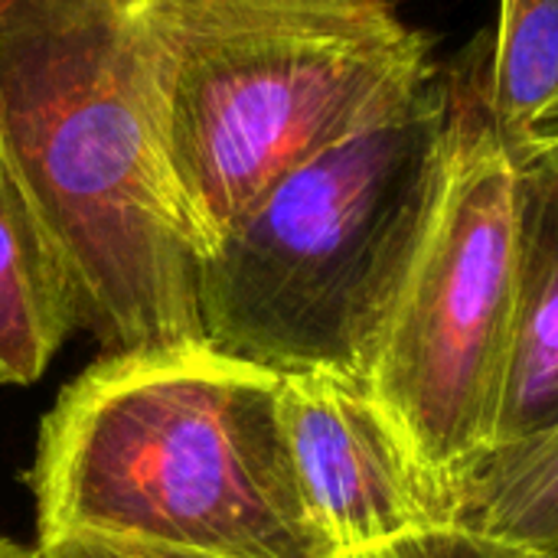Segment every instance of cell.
<instances>
[{
	"instance_id": "obj_1",
	"label": "cell",
	"mask_w": 558,
	"mask_h": 558,
	"mask_svg": "<svg viewBox=\"0 0 558 558\" xmlns=\"http://www.w3.org/2000/svg\"><path fill=\"white\" fill-rule=\"evenodd\" d=\"M137 0H0V154L101 356L203 347V248L173 193Z\"/></svg>"
},
{
	"instance_id": "obj_2",
	"label": "cell",
	"mask_w": 558,
	"mask_h": 558,
	"mask_svg": "<svg viewBox=\"0 0 558 558\" xmlns=\"http://www.w3.org/2000/svg\"><path fill=\"white\" fill-rule=\"evenodd\" d=\"M36 543L167 558H327L281 425V373L209 343L101 356L46 412Z\"/></svg>"
},
{
	"instance_id": "obj_3",
	"label": "cell",
	"mask_w": 558,
	"mask_h": 558,
	"mask_svg": "<svg viewBox=\"0 0 558 558\" xmlns=\"http://www.w3.org/2000/svg\"><path fill=\"white\" fill-rule=\"evenodd\" d=\"M160 154L203 248L438 72L392 0H137Z\"/></svg>"
},
{
	"instance_id": "obj_4",
	"label": "cell",
	"mask_w": 558,
	"mask_h": 558,
	"mask_svg": "<svg viewBox=\"0 0 558 558\" xmlns=\"http://www.w3.org/2000/svg\"><path fill=\"white\" fill-rule=\"evenodd\" d=\"M445 69L288 170L203 255L206 343L271 373L369 379L445 173Z\"/></svg>"
},
{
	"instance_id": "obj_5",
	"label": "cell",
	"mask_w": 558,
	"mask_h": 558,
	"mask_svg": "<svg viewBox=\"0 0 558 558\" xmlns=\"http://www.w3.org/2000/svg\"><path fill=\"white\" fill-rule=\"evenodd\" d=\"M445 173L369 389L445 487L494 448L517 304V163L487 108V39L445 69Z\"/></svg>"
},
{
	"instance_id": "obj_6",
	"label": "cell",
	"mask_w": 558,
	"mask_h": 558,
	"mask_svg": "<svg viewBox=\"0 0 558 558\" xmlns=\"http://www.w3.org/2000/svg\"><path fill=\"white\" fill-rule=\"evenodd\" d=\"M281 425L307 513L333 553L451 526L448 487L412 454L366 379L281 376Z\"/></svg>"
},
{
	"instance_id": "obj_7",
	"label": "cell",
	"mask_w": 558,
	"mask_h": 558,
	"mask_svg": "<svg viewBox=\"0 0 558 558\" xmlns=\"http://www.w3.org/2000/svg\"><path fill=\"white\" fill-rule=\"evenodd\" d=\"M553 425H558V137L517 160V304L494 445Z\"/></svg>"
},
{
	"instance_id": "obj_8",
	"label": "cell",
	"mask_w": 558,
	"mask_h": 558,
	"mask_svg": "<svg viewBox=\"0 0 558 558\" xmlns=\"http://www.w3.org/2000/svg\"><path fill=\"white\" fill-rule=\"evenodd\" d=\"M75 327L62 258L0 154V383H39Z\"/></svg>"
},
{
	"instance_id": "obj_9",
	"label": "cell",
	"mask_w": 558,
	"mask_h": 558,
	"mask_svg": "<svg viewBox=\"0 0 558 558\" xmlns=\"http://www.w3.org/2000/svg\"><path fill=\"white\" fill-rule=\"evenodd\" d=\"M448 500L451 526L558 558V425L484 451Z\"/></svg>"
},
{
	"instance_id": "obj_10",
	"label": "cell",
	"mask_w": 558,
	"mask_h": 558,
	"mask_svg": "<svg viewBox=\"0 0 558 558\" xmlns=\"http://www.w3.org/2000/svg\"><path fill=\"white\" fill-rule=\"evenodd\" d=\"M487 108L513 163L558 137V0H497Z\"/></svg>"
},
{
	"instance_id": "obj_11",
	"label": "cell",
	"mask_w": 558,
	"mask_h": 558,
	"mask_svg": "<svg viewBox=\"0 0 558 558\" xmlns=\"http://www.w3.org/2000/svg\"><path fill=\"white\" fill-rule=\"evenodd\" d=\"M327 558H549L539 553H526L517 549L510 543L490 539V536H477L468 533L461 526H438V530H425V533H412L373 549H360V553H333Z\"/></svg>"
},
{
	"instance_id": "obj_12",
	"label": "cell",
	"mask_w": 558,
	"mask_h": 558,
	"mask_svg": "<svg viewBox=\"0 0 558 558\" xmlns=\"http://www.w3.org/2000/svg\"><path fill=\"white\" fill-rule=\"evenodd\" d=\"M43 558H167L157 553H141V549H124V546H111V543H98V539H52V543H36Z\"/></svg>"
},
{
	"instance_id": "obj_13",
	"label": "cell",
	"mask_w": 558,
	"mask_h": 558,
	"mask_svg": "<svg viewBox=\"0 0 558 558\" xmlns=\"http://www.w3.org/2000/svg\"><path fill=\"white\" fill-rule=\"evenodd\" d=\"M0 558H43V556H39V549H23L20 543H13V539H3V536H0Z\"/></svg>"
}]
</instances>
